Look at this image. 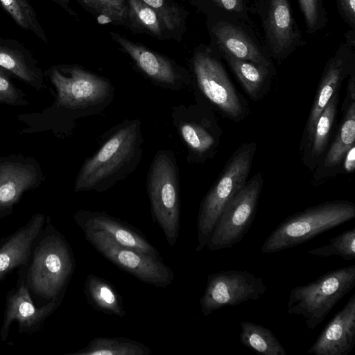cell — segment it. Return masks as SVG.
Listing matches in <instances>:
<instances>
[{
  "label": "cell",
  "mask_w": 355,
  "mask_h": 355,
  "mask_svg": "<svg viewBox=\"0 0 355 355\" xmlns=\"http://www.w3.org/2000/svg\"><path fill=\"white\" fill-rule=\"evenodd\" d=\"M144 137L139 119H125L101 137L96 152L85 159L75 191L104 192L132 174L139 164Z\"/></svg>",
  "instance_id": "cell-1"
},
{
  "label": "cell",
  "mask_w": 355,
  "mask_h": 355,
  "mask_svg": "<svg viewBox=\"0 0 355 355\" xmlns=\"http://www.w3.org/2000/svg\"><path fill=\"white\" fill-rule=\"evenodd\" d=\"M355 218L349 200L326 201L296 212L283 220L268 236L260 252L270 254L306 242Z\"/></svg>",
  "instance_id": "cell-2"
},
{
  "label": "cell",
  "mask_w": 355,
  "mask_h": 355,
  "mask_svg": "<svg viewBox=\"0 0 355 355\" xmlns=\"http://www.w3.org/2000/svg\"><path fill=\"white\" fill-rule=\"evenodd\" d=\"M146 189L152 218L172 247L180 225L179 168L173 150L162 149L155 153L147 173Z\"/></svg>",
  "instance_id": "cell-3"
},
{
  "label": "cell",
  "mask_w": 355,
  "mask_h": 355,
  "mask_svg": "<svg viewBox=\"0 0 355 355\" xmlns=\"http://www.w3.org/2000/svg\"><path fill=\"white\" fill-rule=\"evenodd\" d=\"M256 149L255 141L238 148L202 200L197 218V252L206 246L225 206L247 182Z\"/></svg>",
  "instance_id": "cell-4"
},
{
  "label": "cell",
  "mask_w": 355,
  "mask_h": 355,
  "mask_svg": "<svg viewBox=\"0 0 355 355\" xmlns=\"http://www.w3.org/2000/svg\"><path fill=\"white\" fill-rule=\"evenodd\" d=\"M354 286V264L325 272L291 290L287 313L302 315L307 329H314Z\"/></svg>",
  "instance_id": "cell-5"
},
{
  "label": "cell",
  "mask_w": 355,
  "mask_h": 355,
  "mask_svg": "<svg viewBox=\"0 0 355 355\" xmlns=\"http://www.w3.org/2000/svg\"><path fill=\"white\" fill-rule=\"evenodd\" d=\"M51 78L58 105L77 117L100 114L114 98L115 89L108 79L80 67L54 69Z\"/></svg>",
  "instance_id": "cell-6"
},
{
  "label": "cell",
  "mask_w": 355,
  "mask_h": 355,
  "mask_svg": "<svg viewBox=\"0 0 355 355\" xmlns=\"http://www.w3.org/2000/svg\"><path fill=\"white\" fill-rule=\"evenodd\" d=\"M171 115L189 164H203L217 154L223 131L210 105L198 99L194 104L173 106Z\"/></svg>",
  "instance_id": "cell-7"
},
{
  "label": "cell",
  "mask_w": 355,
  "mask_h": 355,
  "mask_svg": "<svg viewBox=\"0 0 355 355\" xmlns=\"http://www.w3.org/2000/svg\"><path fill=\"white\" fill-rule=\"evenodd\" d=\"M263 184L259 172L229 200L207 243L209 251L230 248L243 240L255 218Z\"/></svg>",
  "instance_id": "cell-8"
},
{
  "label": "cell",
  "mask_w": 355,
  "mask_h": 355,
  "mask_svg": "<svg viewBox=\"0 0 355 355\" xmlns=\"http://www.w3.org/2000/svg\"><path fill=\"white\" fill-rule=\"evenodd\" d=\"M193 70L198 93L212 109L235 122L249 113L246 101L236 91L221 63L205 52L197 53Z\"/></svg>",
  "instance_id": "cell-9"
},
{
  "label": "cell",
  "mask_w": 355,
  "mask_h": 355,
  "mask_svg": "<svg viewBox=\"0 0 355 355\" xmlns=\"http://www.w3.org/2000/svg\"><path fill=\"white\" fill-rule=\"evenodd\" d=\"M85 239L110 262L140 281L164 288L174 279V275L160 257L146 254L118 243L107 232L83 229Z\"/></svg>",
  "instance_id": "cell-10"
},
{
  "label": "cell",
  "mask_w": 355,
  "mask_h": 355,
  "mask_svg": "<svg viewBox=\"0 0 355 355\" xmlns=\"http://www.w3.org/2000/svg\"><path fill=\"white\" fill-rule=\"evenodd\" d=\"M267 291L263 280L246 270H223L210 273L200 299L201 312L208 316L226 307L261 298Z\"/></svg>",
  "instance_id": "cell-11"
},
{
  "label": "cell",
  "mask_w": 355,
  "mask_h": 355,
  "mask_svg": "<svg viewBox=\"0 0 355 355\" xmlns=\"http://www.w3.org/2000/svg\"><path fill=\"white\" fill-rule=\"evenodd\" d=\"M73 269L74 259L68 243L63 237L54 235L37 253L31 274L33 284L47 297H55L65 288Z\"/></svg>",
  "instance_id": "cell-12"
},
{
  "label": "cell",
  "mask_w": 355,
  "mask_h": 355,
  "mask_svg": "<svg viewBox=\"0 0 355 355\" xmlns=\"http://www.w3.org/2000/svg\"><path fill=\"white\" fill-rule=\"evenodd\" d=\"M351 50L343 45L327 62L309 113L301 142V149L310 141L318 119L334 94L340 90L342 82L345 78L355 71L354 56Z\"/></svg>",
  "instance_id": "cell-13"
},
{
  "label": "cell",
  "mask_w": 355,
  "mask_h": 355,
  "mask_svg": "<svg viewBox=\"0 0 355 355\" xmlns=\"http://www.w3.org/2000/svg\"><path fill=\"white\" fill-rule=\"evenodd\" d=\"M112 37L132 58L140 70L158 86L180 92L190 84L189 77L178 69L170 60L118 34L112 33Z\"/></svg>",
  "instance_id": "cell-14"
},
{
  "label": "cell",
  "mask_w": 355,
  "mask_h": 355,
  "mask_svg": "<svg viewBox=\"0 0 355 355\" xmlns=\"http://www.w3.org/2000/svg\"><path fill=\"white\" fill-rule=\"evenodd\" d=\"M355 346V294L327 324L306 351L316 355H347Z\"/></svg>",
  "instance_id": "cell-15"
},
{
  "label": "cell",
  "mask_w": 355,
  "mask_h": 355,
  "mask_svg": "<svg viewBox=\"0 0 355 355\" xmlns=\"http://www.w3.org/2000/svg\"><path fill=\"white\" fill-rule=\"evenodd\" d=\"M74 218L82 230L104 231L123 246L146 254L160 257L157 248L139 230L104 211L80 210L75 214Z\"/></svg>",
  "instance_id": "cell-16"
},
{
  "label": "cell",
  "mask_w": 355,
  "mask_h": 355,
  "mask_svg": "<svg viewBox=\"0 0 355 355\" xmlns=\"http://www.w3.org/2000/svg\"><path fill=\"white\" fill-rule=\"evenodd\" d=\"M343 112L342 120L335 139L316 166L315 182H321L324 178L338 173L345 153L355 146V101L345 100Z\"/></svg>",
  "instance_id": "cell-17"
},
{
  "label": "cell",
  "mask_w": 355,
  "mask_h": 355,
  "mask_svg": "<svg viewBox=\"0 0 355 355\" xmlns=\"http://www.w3.org/2000/svg\"><path fill=\"white\" fill-rule=\"evenodd\" d=\"M266 24L270 49L277 55L288 53L299 40L288 0H270Z\"/></svg>",
  "instance_id": "cell-18"
},
{
  "label": "cell",
  "mask_w": 355,
  "mask_h": 355,
  "mask_svg": "<svg viewBox=\"0 0 355 355\" xmlns=\"http://www.w3.org/2000/svg\"><path fill=\"white\" fill-rule=\"evenodd\" d=\"M43 216L38 215L0 246V279L28 259L33 242L39 234Z\"/></svg>",
  "instance_id": "cell-19"
},
{
  "label": "cell",
  "mask_w": 355,
  "mask_h": 355,
  "mask_svg": "<svg viewBox=\"0 0 355 355\" xmlns=\"http://www.w3.org/2000/svg\"><path fill=\"white\" fill-rule=\"evenodd\" d=\"M217 42L224 53L235 58L250 61L273 69L272 64L254 43L240 29L229 24H219L214 29Z\"/></svg>",
  "instance_id": "cell-20"
},
{
  "label": "cell",
  "mask_w": 355,
  "mask_h": 355,
  "mask_svg": "<svg viewBox=\"0 0 355 355\" xmlns=\"http://www.w3.org/2000/svg\"><path fill=\"white\" fill-rule=\"evenodd\" d=\"M339 91L334 94L315 123L310 141L304 146V164L311 169L315 168L323 159L333 128L338 104Z\"/></svg>",
  "instance_id": "cell-21"
},
{
  "label": "cell",
  "mask_w": 355,
  "mask_h": 355,
  "mask_svg": "<svg viewBox=\"0 0 355 355\" xmlns=\"http://www.w3.org/2000/svg\"><path fill=\"white\" fill-rule=\"evenodd\" d=\"M225 58L250 98L257 101L263 98L270 87L272 70L229 55L225 54Z\"/></svg>",
  "instance_id": "cell-22"
},
{
  "label": "cell",
  "mask_w": 355,
  "mask_h": 355,
  "mask_svg": "<svg viewBox=\"0 0 355 355\" xmlns=\"http://www.w3.org/2000/svg\"><path fill=\"white\" fill-rule=\"evenodd\" d=\"M84 291L88 302L95 309L118 317L125 315L121 295L105 279L89 275L85 282Z\"/></svg>",
  "instance_id": "cell-23"
},
{
  "label": "cell",
  "mask_w": 355,
  "mask_h": 355,
  "mask_svg": "<svg viewBox=\"0 0 355 355\" xmlns=\"http://www.w3.org/2000/svg\"><path fill=\"white\" fill-rule=\"evenodd\" d=\"M35 180L36 173L31 166L13 163L0 166V206L15 202Z\"/></svg>",
  "instance_id": "cell-24"
},
{
  "label": "cell",
  "mask_w": 355,
  "mask_h": 355,
  "mask_svg": "<svg viewBox=\"0 0 355 355\" xmlns=\"http://www.w3.org/2000/svg\"><path fill=\"white\" fill-rule=\"evenodd\" d=\"M240 342L253 352L263 355H286L278 338L267 327L250 321L240 323Z\"/></svg>",
  "instance_id": "cell-25"
},
{
  "label": "cell",
  "mask_w": 355,
  "mask_h": 355,
  "mask_svg": "<svg viewBox=\"0 0 355 355\" xmlns=\"http://www.w3.org/2000/svg\"><path fill=\"white\" fill-rule=\"evenodd\" d=\"M150 348L136 340L127 338L98 337L92 339L83 349L74 353L77 355H148Z\"/></svg>",
  "instance_id": "cell-26"
},
{
  "label": "cell",
  "mask_w": 355,
  "mask_h": 355,
  "mask_svg": "<svg viewBox=\"0 0 355 355\" xmlns=\"http://www.w3.org/2000/svg\"><path fill=\"white\" fill-rule=\"evenodd\" d=\"M23 290L19 291L17 296H13L8 306L6 318L5 322L9 323L13 319L17 318L21 327H29L35 325L41 320L44 318L55 308L56 303L52 302L46 307L40 309H36L31 302L29 299L24 296Z\"/></svg>",
  "instance_id": "cell-27"
},
{
  "label": "cell",
  "mask_w": 355,
  "mask_h": 355,
  "mask_svg": "<svg viewBox=\"0 0 355 355\" xmlns=\"http://www.w3.org/2000/svg\"><path fill=\"white\" fill-rule=\"evenodd\" d=\"M327 245L307 250L309 255L317 257H329L336 255L345 261L355 259V227L347 230L340 234L331 238Z\"/></svg>",
  "instance_id": "cell-28"
},
{
  "label": "cell",
  "mask_w": 355,
  "mask_h": 355,
  "mask_svg": "<svg viewBox=\"0 0 355 355\" xmlns=\"http://www.w3.org/2000/svg\"><path fill=\"white\" fill-rule=\"evenodd\" d=\"M0 3L19 26L35 32L46 41V37L37 20L34 9L28 0H0Z\"/></svg>",
  "instance_id": "cell-29"
},
{
  "label": "cell",
  "mask_w": 355,
  "mask_h": 355,
  "mask_svg": "<svg viewBox=\"0 0 355 355\" xmlns=\"http://www.w3.org/2000/svg\"><path fill=\"white\" fill-rule=\"evenodd\" d=\"M0 66L26 82L34 80V73L17 51L0 46Z\"/></svg>",
  "instance_id": "cell-30"
},
{
  "label": "cell",
  "mask_w": 355,
  "mask_h": 355,
  "mask_svg": "<svg viewBox=\"0 0 355 355\" xmlns=\"http://www.w3.org/2000/svg\"><path fill=\"white\" fill-rule=\"evenodd\" d=\"M130 14L137 21L155 34L161 33L157 13L141 0H127Z\"/></svg>",
  "instance_id": "cell-31"
},
{
  "label": "cell",
  "mask_w": 355,
  "mask_h": 355,
  "mask_svg": "<svg viewBox=\"0 0 355 355\" xmlns=\"http://www.w3.org/2000/svg\"><path fill=\"white\" fill-rule=\"evenodd\" d=\"M87 6L98 10L112 19L121 20L126 17L125 0H80Z\"/></svg>",
  "instance_id": "cell-32"
},
{
  "label": "cell",
  "mask_w": 355,
  "mask_h": 355,
  "mask_svg": "<svg viewBox=\"0 0 355 355\" xmlns=\"http://www.w3.org/2000/svg\"><path fill=\"white\" fill-rule=\"evenodd\" d=\"M153 8L158 15L164 26L169 30L180 24L179 13L173 6H169L165 0H141Z\"/></svg>",
  "instance_id": "cell-33"
},
{
  "label": "cell",
  "mask_w": 355,
  "mask_h": 355,
  "mask_svg": "<svg viewBox=\"0 0 355 355\" xmlns=\"http://www.w3.org/2000/svg\"><path fill=\"white\" fill-rule=\"evenodd\" d=\"M310 33L317 31L320 20L319 0H298Z\"/></svg>",
  "instance_id": "cell-34"
},
{
  "label": "cell",
  "mask_w": 355,
  "mask_h": 355,
  "mask_svg": "<svg viewBox=\"0 0 355 355\" xmlns=\"http://www.w3.org/2000/svg\"><path fill=\"white\" fill-rule=\"evenodd\" d=\"M17 98V93L12 84L0 70V102L12 103Z\"/></svg>",
  "instance_id": "cell-35"
},
{
  "label": "cell",
  "mask_w": 355,
  "mask_h": 355,
  "mask_svg": "<svg viewBox=\"0 0 355 355\" xmlns=\"http://www.w3.org/2000/svg\"><path fill=\"white\" fill-rule=\"evenodd\" d=\"M345 19L353 28L355 24V0H338Z\"/></svg>",
  "instance_id": "cell-36"
},
{
  "label": "cell",
  "mask_w": 355,
  "mask_h": 355,
  "mask_svg": "<svg viewBox=\"0 0 355 355\" xmlns=\"http://www.w3.org/2000/svg\"><path fill=\"white\" fill-rule=\"evenodd\" d=\"M341 168L343 172L350 173L355 168V146L351 147L345 153Z\"/></svg>",
  "instance_id": "cell-37"
},
{
  "label": "cell",
  "mask_w": 355,
  "mask_h": 355,
  "mask_svg": "<svg viewBox=\"0 0 355 355\" xmlns=\"http://www.w3.org/2000/svg\"><path fill=\"white\" fill-rule=\"evenodd\" d=\"M226 10H238L241 8V0H212Z\"/></svg>",
  "instance_id": "cell-38"
},
{
  "label": "cell",
  "mask_w": 355,
  "mask_h": 355,
  "mask_svg": "<svg viewBox=\"0 0 355 355\" xmlns=\"http://www.w3.org/2000/svg\"><path fill=\"white\" fill-rule=\"evenodd\" d=\"M349 76L345 100L355 101V71L352 72Z\"/></svg>",
  "instance_id": "cell-39"
},
{
  "label": "cell",
  "mask_w": 355,
  "mask_h": 355,
  "mask_svg": "<svg viewBox=\"0 0 355 355\" xmlns=\"http://www.w3.org/2000/svg\"><path fill=\"white\" fill-rule=\"evenodd\" d=\"M112 21V19L105 14H101L97 17V22L101 24H105Z\"/></svg>",
  "instance_id": "cell-40"
},
{
  "label": "cell",
  "mask_w": 355,
  "mask_h": 355,
  "mask_svg": "<svg viewBox=\"0 0 355 355\" xmlns=\"http://www.w3.org/2000/svg\"><path fill=\"white\" fill-rule=\"evenodd\" d=\"M59 1L64 2V3H67L68 1V0H59Z\"/></svg>",
  "instance_id": "cell-41"
}]
</instances>
